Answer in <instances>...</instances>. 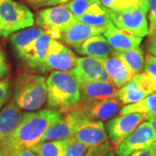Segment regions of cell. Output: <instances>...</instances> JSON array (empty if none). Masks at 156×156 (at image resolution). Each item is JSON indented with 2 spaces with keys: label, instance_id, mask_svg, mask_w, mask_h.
Returning a JSON list of instances; mask_svg holds the SVG:
<instances>
[{
  "label": "cell",
  "instance_id": "obj_1",
  "mask_svg": "<svg viewBox=\"0 0 156 156\" xmlns=\"http://www.w3.org/2000/svg\"><path fill=\"white\" fill-rule=\"evenodd\" d=\"M62 117L61 112L52 108L23 113L19 125L5 147L30 149L40 142L46 130Z\"/></svg>",
  "mask_w": 156,
  "mask_h": 156
},
{
  "label": "cell",
  "instance_id": "obj_2",
  "mask_svg": "<svg viewBox=\"0 0 156 156\" xmlns=\"http://www.w3.org/2000/svg\"><path fill=\"white\" fill-rule=\"evenodd\" d=\"M46 89L48 107L62 114L81 100L80 83L72 70L53 71L46 78Z\"/></svg>",
  "mask_w": 156,
  "mask_h": 156
},
{
  "label": "cell",
  "instance_id": "obj_3",
  "mask_svg": "<svg viewBox=\"0 0 156 156\" xmlns=\"http://www.w3.org/2000/svg\"><path fill=\"white\" fill-rule=\"evenodd\" d=\"M12 95V101L21 110L40 109L47 101L46 78L35 73H20L15 80Z\"/></svg>",
  "mask_w": 156,
  "mask_h": 156
},
{
  "label": "cell",
  "instance_id": "obj_4",
  "mask_svg": "<svg viewBox=\"0 0 156 156\" xmlns=\"http://www.w3.org/2000/svg\"><path fill=\"white\" fill-rule=\"evenodd\" d=\"M108 13L117 28L126 30L140 37L148 35V5L147 0H140L136 4L124 9H108Z\"/></svg>",
  "mask_w": 156,
  "mask_h": 156
},
{
  "label": "cell",
  "instance_id": "obj_5",
  "mask_svg": "<svg viewBox=\"0 0 156 156\" xmlns=\"http://www.w3.org/2000/svg\"><path fill=\"white\" fill-rule=\"evenodd\" d=\"M34 15L25 5L14 0L0 1V37L11 34L34 24Z\"/></svg>",
  "mask_w": 156,
  "mask_h": 156
},
{
  "label": "cell",
  "instance_id": "obj_6",
  "mask_svg": "<svg viewBox=\"0 0 156 156\" xmlns=\"http://www.w3.org/2000/svg\"><path fill=\"white\" fill-rule=\"evenodd\" d=\"M76 21V17L63 5L46 7L36 15L37 26L55 40H59L62 31Z\"/></svg>",
  "mask_w": 156,
  "mask_h": 156
},
{
  "label": "cell",
  "instance_id": "obj_7",
  "mask_svg": "<svg viewBox=\"0 0 156 156\" xmlns=\"http://www.w3.org/2000/svg\"><path fill=\"white\" fill-rule=\"evenodd\" d=\"M89 120L83 112L75 105L64 112L61 119L46 130L40 142L60 140L73 137L77 128Z\"/></svg>",
  "mask_w": 156,
  "mask_h": 156
},
{
  "label": "cell",
  "instance_id": "obj_8",
  "mask_svg": "<svg viewBox=\"0 0 156 156\" xmlns=\"http://www.w3.org/2000/svg\"><path fill=\"white\" fill-rule=\"evenodd\" d=\"M156 144L154 122L140 124L115 149V156H130L134 152L149 148Z\"/></svg>",
  "mask_w": 156,
  "mask_h": 156
},
{
  "label": "cell",
  "instance_id": "obj_9",
  "mask_svg": "<svg viewBox=\"0 0 156 156\" xmlns=\"http://www.w3.org/2000/svg\"><path fill=\"white\" fill-rule=\"evenodd\" d=\"M77 58L70 48L51 38L41 73L72 70L76 65Z\"/></svg>",
  "mask_w": 156,
  "mask_h": 156
},
{
  "label": "cell",
  "instance_id": "obj_10",
  "mask_svg": "<svg viewBox=\"0 0 156 156\" xmlns=\"http://www.w3.org/2000/svg\"><path fill=\"white\" fill-rule=\"evenodd\" d=\"M156 91V81L146 72L134 75L118 89L117 98L122 104L137 102Z\"/></svg>",
  "mask_w": 156,
  "mask_h": 156
},
{
  "label": "cell",
  "instance_id": "obj_11",
  "mask_svg": "<svg viewBox=\"0 0 156 156\" xmlns=\"http://www.w3.org/2000/svg\"><path fill=\"white\" fill-rule=\"evenodd\" d=\"M144 120V116L139 113H130L113 117L106 124L108 138L110 140L112 149H115L129 134Z\"/></svg>",
  "mask_w": 156,
  "mask_h": 156
},
{
  "label": "cell",
  "instance_id": "obj_12",
  "mask_svg": "<svg viewBox=\"0 0 156 156\" xmlns=\"http://www.w3.org/2000/svg\"><path fill=\"white\" fill-rule=\"evenodd\" d=\"M51 37L47 32H44L38 38L16 54L22 65L30 71L41 73L43 62L47 54Z\"/></svg>",
  "mask_w": 156,
  "mask_h": 156
},
{
  "label": "cell",
  "instance_id": "obj_13",
  "mask_svg": "<svg viewBox=\"0 0 156 156\" xmlns=\"http://www.w3.org/2000/svg\"><path fill=\"white\" fill-rule=\"evenodd\" d=\"M122 102L117 97H110L92 101H79L76 106L91 121H108L119 112Z\"/></svg>",
  "mask_w": 156,
  "mask_h": 156
},
{
  "label": "cell",
  "instance_id": "obj_14",
  "mask_svg": "<svg viewBox=\"0 0 156 156\" xmlns=\"http://www.w3.org/2000/svg\"><path fill=\"white\" fill-rule=\"evenodd\" d=\"M72 71L79 82H110L102 62L93 57H78Z\"/></svg>",
  "mask_w": 156,
  "mask_h": 156
},
{
  "label": "cell",
  "instance_id": "obj_15",
  "mask_svg": "<svg viewBox=\"0 0 156 156\" xmlns=\"http://www.w3.org/2000/svg\"><path fill=\"white\" fill-rule=\"evenodd\" d=\"M104 31V29L92 27L76 20L62 31L59 40L75 49H77L86 40L96 35L103 34Z\"/></svg>",
  "mask_w": 156,
  "mask_h": 156
},
{
  "label": "cell",
  "instance_id": "obj_16",
  "mask_svg": "<svg viewBox=\"0 0 156 156\" xmlns=\"http://www.w3.org/2000/svg\"><path fill=\"white\" fill-rule=\"evenodd\" d=\"M23 113L11 100L0 110V149L6 145L22 120Z\"/></svg>",
  "mask_w": 156,
  "mask_h": 156
},
{
  "label": "cell",
  "instance_id": "obj_17",
  "mask_svg": "<svg viewBox=\"0 0 156 156\" xmlns=\"http://www.w3.org/2000/svg\"><path fill=\"white\" fill-rule=\"evenodd\" d=\"M73 137L89 147L108 142L106 128L104 123L100 121L89 120L83 122L77 128Z\"/></svg>",
  "mask_w": 156,
  "mask_h": 156
},
{
  "label": "cell",
  "instance_id": "obj_18",
  "mask_svg": "<svg viewBox=\"0 0 156 156\" xmlns=\"http://www.w3.org/2000/svg\"><path fill=\"white\" fill-rule=\"evenodd\" d=\"M109 45L114 51H123L139 47L142 37H137L126 30L117 28L115 24L109 26L103 32Z\"/></svg>",
  "mask_w": 156,
  "mask_h": 156
},
{
  "label": "cell",
  "instance_id": "obj_19",
  "mask_svg": "<svg viewBox=\"0 0 156 156\" xmlns=\"http://www.w3.org/2000/svg\"><path fill=\"white\" fill-rule=\"evenodd\" d=\"M81 89L80 101H92L117 97V88L111 82H79Z\"/></svg>",
  "mask_w": 156,
  "mask_h": 156
},
{
  "label": "cell",
  "instance_id": "obj_20",
  "mask_svg": "<svg viewBox=\"0 0 156 156\" xmlns=\"http://www.w3.org/2000/svg\"><path fill=\"white\" fill-rule=\"evenodd\" d=\"M76 50L82 56L93 57L101 62L109 57L114 52L105 37L101 35L91 37Z\"/></svg>",
  "mask_w": 156,
  "mask_h": 156
},
{
  "label": "cell",
  "instance_id": "obj_21",
  "mask_svg": "<svg viewBox=\"0 0 156 156\" xmlns=\"http://www.w3.org/2000/svg\"><path fill=\"white\" fill-rule=\"evenodd\" d=\"M101 62L110 82L116 88H122L134 76L125 63L114 54Z\"/></svg>",
  "mask_w": 156,
  "mask_h": 156
},
{
  "label": "cell",
  "instance_id": "obj_22",
  "mask_svg": "<svg viewBox=\"0 0 156 156\" xmlns=\"http://www.w3.org/2000/svg\"><path fill=\"white\" fill-rule=\"evenodd\" d=\"M139 113L147 122H154L156 118V93H153L137 102L127 104L121 109V115Z\"/></svg>",
  "mask_w": 156,
  "mask_h": 156
},
{
  "label": "cell",
  "instance_id": "obj_23",
  "mask_svg": "<svg viewBox=\"0 0 156 156\" xmlns=\"http://www.w3.org/2000/svg\"><path fill=\"white\" fill-rule=\"evenodd\" d=\"M113 54L125 63L134 76L141 73L144 69L145 58L143 51L140 47L123 51H114Z\"/></svg>",
  "mask_w": 156,
  "mask_h": 156
},
{
  "label": "cell",
  "instance_id": "obj_24",
  "mask_svg": "<svg viewBox=\"0 0 156 156\" xmlns=\"http://www.w3.org/2000/svg\"><path fill=\"white\" fill-rule=\"evenodd\" d=\"M44 32V30L43 29L29 27L11 34L10 36V42L15 53L17 54L18 52L28 47Z\"/></svg>",
  "mask_w": 156,
  "mask_h": 156
},
{
  "label": "cell",
  "instance_id": "obj_25",
  "mask_svg": "<svg viewBox=\"0 0 156 156\" xmlns=\"http://www.w3.org/2000/svg\"><path fill=\"white\" fill-rule=\"evenodd\" d=\"M65 140L38 142L30 147V150L37 156H61L65 144Z\"/></svg>",
  "mask_w": 156,
  "mask_h": 156
},
{
  "label": "cell",
  "instance_id": "obj_26",
  "mask_svg": "<svg viewBox=\"0 0 156 156\" xmlns=\"http://www.w3.org/2000/svg\"><path fill=\"white\" fill-rule=\"evenodd\" d=\"M76 20L89 26L95 27V28L104 29L106 30L109 26L114 23L108 16V13L105 14H99V13H86L80 17H76Z\"/></svg>",
  "mask_w": 156,
  "mask_h": 156
},
{
  "label": "cell",
  "instance_id": "obj_27",
  "mask_svg": "<svg viewBox=\"0 0 156 156\" xmlns=\"http://www.w3.org/2000/svg\"><path fill=\"white\" fill-rule=\"evenodd\" d=\"M90 147L74 137L65 140L61 156H84Z\"/></svg>",
  "mask_w": 156,
  "mask_h": 156
},
{
  "label": "cell",
  "instance_id": "obj_28",
  "mask_svg": "<svg viewBox=\"0 0 156 156\" xmlns=\"http://www.w3.org/2000/svg\"><path fill=\"white\" fill-rule=\"evenodd\" d=\"M99 2V0H70L63 5L69 9L75 17H78L88 13L92 6Z\"/></svg>",
  "mask_w": 156,
  "mask_h": 156
},
{
  "label": "cell",
  "instance_id": "obj_29",
  "mask_svg": "<svg viewBox=\"0 0 156 156\" xmlns=\"http://www.w3.org/2000/svg\"><path fill=\"white\" fill-rule=\"evenodd\" d=\"M12 94L11 81L9 76L0 80V110L11 98Z\"/></svg>",
  "mask_w": 156,
  "mask_h": 156
},
{
  "label": "cell",
  "instance_id": "obj_30",
  "mask_svg": "<svg viewBox=\"0 0 156 156\" xmlns=\"http://www.w3.org/2000/svg\"><path fill=\"white\" fill-rule=\"evenodd\" d=\"M0 156H37L35 153L27 148L4 147L0 149Z\"/></svg>",
  "mask_w": 156,
  "mask_h": 156
},
{
  "label": "cell",
  "instance_id": "obj_31",
  "mask_svg": "<svg viewBox=\"0 0 156 156\" xmlns=\"http://www.w3.org/2000/svg\"><path fill=\"white\" fill-rule=\"evenodd\" d=\"M101 3L108 9L120 10L133 5L140 0H99Z\"/></svg>",
  "mask_w": 156,
  "mask_h": 156
},
{
  "label": "cell",
  "instance_id": "obj_32",
  "mask_svg": "<svg viewBox=\"0 0 156 156\" xmlns=\"http://www.w3.org/2000/svg\"><path fill=\"white\" fill-rule=\"evenodd\" d=\"M111 151V145L108 142H105L101 145L90 147L84 156H107Z\"/></svg>",
  "mask_w": 156,
  "mask_h": 156
},
{
  "label": "cell",
  "instance_id": "obj_33",
  "mask_svg": "<svg viewBox=\"0 0 156 156\" xmlns=\"http://www.w3.org/2000/svg\"><path fill=\"white\" fill-rule=\"evenodd\" d=\"M70 0H26L31 7L34 9H39L43 7H51V6H56L64 5Z\"/></svg>",
  "mask_w": 156,
  "mask_h": 156
},
{
  "label": "cell",
  "instance_id": "obj_34",
  "mask_svg": "<svg viewBox=\"0 0 156 156\" xmlns=\"http://www.w3.org/2000/svg\"><path fill=\"white\" fill-rule=\"evenodd\" d=\"M148 5V18H149V31L150 36L156 31V0H147Z\"/></svg>",
  "mask_w": 156,
  "mask_h": 156
},
{
  "label": "cell",
  "instance_id": "obj_35",
  "mask_svg": "<svg viewBox=\"0 0 156 156\" xmlns=\"http://www.w3.org/2000/svg\"><path fill=\"white\" fill-rule=\"evenodd\" d=\"M144 70L156 81V57L150 53L146 55Z\"/></svg>",
  "mask_w": 156,
  "mask_h": 156
},
{
  "label": "cell",
  "instance_id": "obj_36",
  "mask_svg": "<svg viewBox=\"0 0 156 156\" xmlns=\"http://www.w3.org/2000/svg\"><path fill=\"white\" fill-rule=\"evenodd\" d=\"M9 73V64L3 50L0 49V80L6 77Z\"/></svg>",
  "mask_w": 156,
  "mask_h": 156
},
{
  "label": "cell",
  "instance_id": "obj_37",
  "mask_svg": "<svg viewBox=\"0 0 156 156\" xmlns=\"http://www.w3.org/2000/svg\"><path fill=\"white\" fill-rule=\"evenodd\" d=\"M156 154V144L152 146L149 148L134 152L130 156H154Z\"/></svg>",
  "mask_w": 156,
  "mask_h": 156
},
{
  "label": "cell",
  "instance_id": "obj_38",
  "mask_svg": "<svg viewBox=\"0 0 156 156\" xmlns=\"http://www.w3.org/2000/svg\"><path fill=\"white\" fill-rule=\"evenodd\" d=\"M107 156H115V154H113L112 152H110V153H109V154H108Z\"/></svg>",
  "mask_w": 156,
  "mask_h": 156
},
{
  "label": "cell",
  "instance_id": "obj_39",
  "mask_svg": "<svg viewBox=\"0 0 156 156\" xmlns=\"http://www.w3.org/2000/svg\"><path fill=\"white\" fill-rule=\"evenodd\" d=\"M154 128H155V131H156V118H155V120H154Z\"/></svg>",
  "mask_w": 156,
  "mask_h": 156
},
{
  "label": "cell",
  "instance_id": "obj_40",
  "mask_svg": "<svg viewBox=\"0 0 156 156\" xmlns=\"http://www.w3.org/2000/svg\"><path fill=\"white\" fill-rule=\"evenodd\" d=\"M154 156H156V154H155V155H154Z\"/></svg>",
  "mask_w": 156,
  "mask_h": 156
},
{
  "label": "cell",
  "instance_id": "obj_41",
  "mask_svg": "<svg viewBox=\"0 0 156 156\" xmlns=\"http://www.w3.org/2000/svg\"><path fill=\"white\" fill-rule=\"evenodd\" d=\"M0 1H1V0H0Z\"/></svg>",
  "mask_w": 156,
  "mask_h": 156
}]
</instances>
